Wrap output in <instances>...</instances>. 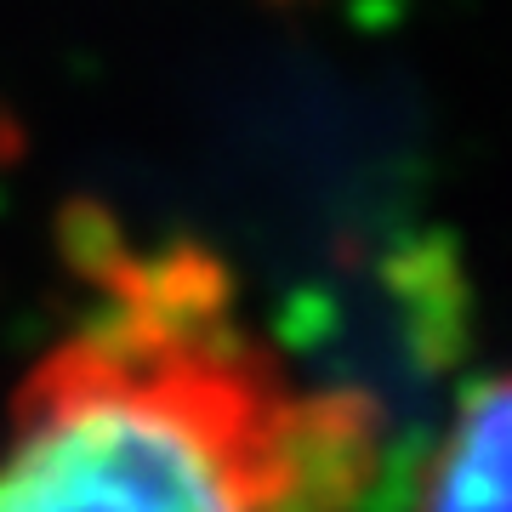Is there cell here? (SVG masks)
<instances>
[{"label": "cell", "mask_w": 512, "mask_h": 512, "mask_svg": "<svg viewBox=\"0 0 512 512\" xmlns=\"http://www.w3.org/2000/svg\"><path fill=\"white\" fill-rule=\"evenodd\" d=\"M410 512H512V370L461 393L421 461Z\"/></svg>", "instance_id": "2"}, {"label": "cell", "mask_w": 512, "mask_h": 512, "mask_svg": "<svg viewBox=\"0 0 512 512\" xmlns=\"http://www.w3.org/2000/svg\"><path fill=\"white\" fill-rule=\"evenodd\" d=\"M97 302L0 427V512H348L376 456L359 393H302L205 251H109Z\"/></svg>", "instance_id": "1"}]
</instances>
